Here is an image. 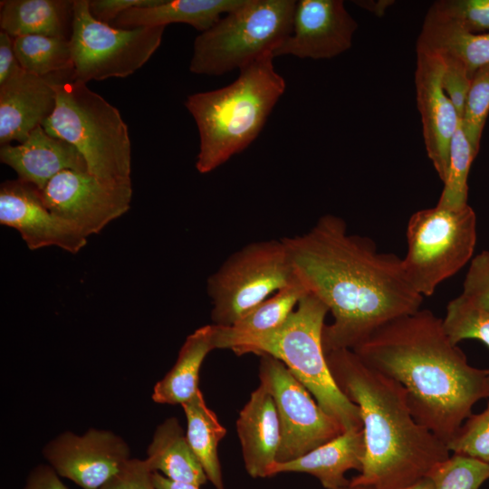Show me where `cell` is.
<instances>
[{
  "instance_id": "obj_15",
  "label": "cell",
  "mask_w": 489,
  "mask_h": 489,
  "mask_svg": "<svg viewBox=\"0 0 489 489\" xmlns=\"http://www.w3.org/2000/svg\"><path fill=\"white\" fill-rule=\"evenodd\" d=\"M358 24L341 0H299L290 35L273 57L331 59L348 51Z\"/></svg>"
},
{
  "instance_id": "obj_7",
  "label": "cell",
  "mask_w": 489,
  "mask_h": 489,
  "mask_svg": "<svg viewBox=\"0 0 489 489\" xmlns=\"http://www.w3.org/2000/svg\"><path fill=\"white\" fill-rule=\"evenodd\" d=\"M294 0H244L195 39L189 71L220 76L273 55L290 35Z\"/></svg>"
},
{
  "instance_id": "obj_31",
  "label": "cell",
  "mask_w": 489,
  "mask_h": 489,
  "mask_svg": "<svg viewBox=\"0 0 489 489\" xmlns=\"http://www.w3.org/2000/svg\"><path fill=\"white\" fill-rule=\"evenodd\" d=\"M433 489H479L489 479V463L454 454L428 477Z\"/></svg>"
},
{
  "instance_id": "obj_8",
  "label": "cell",
  "mask_w": 489,
  "mask_h": 489,
  "mask_svg": "<svg viewBox=\"0 0 489 489\" xmlns=\"http://www.w3.org/2000/svg\"><path fill=\"white\" fill-rule=\"evenodd\" d=\"M408 251L402 258L406 276L421 296L432 295L445 280L472 258L476 243V215L466 205L440 206L414 213L407 226Z\"/></svg>"
},
{
  "instance_id": "obj_4",
  "label": "cell",
  "mask_w": 489,
  "mask_h": 489,
  "mask_svg": "<svg viewBox=\"0 0 489 489\" xmlns=\"http://www.w3.org/2000/svg\"><path fill=\"white\" fill-rule=\"evenodd\" d=\"M273 58L266 55L241 69L227 86L187 96L185 107L199 135V173L215 170L259 136L286 87Z\"/></svg>"
},
{
  "instance_id": "obj_43",
  "label": "cell",
  "mask_w": 489,
  "mask_h": 489,
  "mask_svg": "<svg viewBox=\"0 0 489 489\" xmlns=\"http://www.w3.org/2000/svg\"><path fill=\"white\" fill-rule=\"evenodd\" d=\"M338 489H373V488L369 487V486H363V485H351L349 484L348 485L338 488ZM404 489H433V484H432L431 480L429 478H427L416 484L413 486L404 488Z\"/></svg>"
},
{
  "instance_id": "obj_37",
  "label": "cell",
  "mask_w": 489,
  "mask_h": 489,
  "mask_svg": "<svg viewBox=\"0 0 489 489\" xmlns=\"http://www.w3.org/2000/svg\"><path fill=\"white\" fill-rule=\"evenodd\" d=\"M100 489H156L145 460L130 459L126 466Z\"/></svg>"
},
{
  "instance_id": "obj_30",
  "label": "cell",
  "mask_w": 489,
  "mask_h": 489,
  "mask_svg": "<svg viewBox=\"0 0 489 489\" xmlns=\"http://www.w3.org/2000/svg\"><path fill=\"white\" fill-rule=\"evenodd\" d=\"M442 320L453 343L475 339L489 347V311L475 305L462 294L448 302Z\"/></svg>"
},
{
  "instance_id": "obj_19",
  "label": "cell",
  "mask_w": 489,
  "mask_h": 489,
  "mask_svg": "<svg viewBox=\"0 0 489 489\" xmlns=\"http://www.w3.org/2000/svg\"><path fill=\"white\" fill-rule=\"evenodd\" d=\"M236 431L248 475L253 478L270 477L280 447L281 428L274 400L262 384L241 409Z\"/></svg>"
},
{
  "instance_id": "obj_22",
  "label": "cell",
  "mask_w": 489,
  "mask_h": 489,
  "mask_svg": "<svg viewBox=\"0 0 489 489\" xmlns=\"http://www.w3.org/2000/svg\"><path fill=\"white\" fill-rule=\"evenodd\" d=\"M73 0H4L0 28L12 37L45 35L70 39Z\"/></svg>"
},
{
  "instance_id": "obj_42",
  "label": "cell",
  "mask_w": 489,
  "mask_h": 489,
  "mask_svg": "<svg viewBox=\"0 0 489 489\" xmlns=\"http://www.w3.org/2000/svg\"><path fill=\"white\" fill-rule=\"evenodd\" d=\"M355 5L360 7L367 10L368 12L372 13L378 17L384 15L387 9L392 5L395 2L392 0H362V1H354Z\"/></svg>"
},
{
  "instance_id": "obj_33",
  "label": "cell",
  "mask_w": 489,
  "mask_h": 489,
  "mask_svg": "<svg viewBox=\"0 0 489 489\" xmlns=\"http://www.w3.org/2000/svg\"><path fill=\"white\" fill-rule=\"evenodd\" d=\"M427 11L466 32L489 33V0H438Z\"/></svg>"
},
{
  "instance_id": "obj_25",
  "label": "cell",
  "mask_w": 489,
  "mask_h": 489,
  "mask_svg": "<svg viewBox=\"0 0 489 489\" xmlns=\"http://www.w3.org/2000/svg\"><path fill=\"white\" fill-rule=\"evenodd\" d=\"M417 51L457 60L473 77L477 69L489 64V33L466 32L427 11Z\"/></svg>"
},
{
  "instance_id": "obj_10",
  "label": "cell",
  "mask_w": 489,
  "mask_h": 489,
  "mask_svg": "<svg viewBox=\"0 0 489 489\" xmlns=\"http://www.w3.org/2000/svg\"><path fill=\"white\" fill-rule=\"evenodd\" d=\"M164 30V26L119 28L95 19L89 0H73L69 39L73 77L87 83L131 75L158 50Z\"/></svg>"
},
{
  "instance_id": "obj_28",
  "label": "cell",
  "mask_w": 489,
  "mask_h": 489,
  "mask_svg": "<svg viewBox=\"0 0 489 489\" xmlns=\"http://www.w3.org/2000/svg\"><path fill=\"white\" fill-rule=\"evenodd\" d=\"M14 48L20 66L30 73L48 77L73 71L68 39L24 35L14 38Z\"/></svg>"
},
{
  "instance_id": "obj_5",
  "label": "cell",
  "mask_w": 489,
  "mask_h": 489,
  "mask_svg": "<svg viewBox=\"0 0 489 489\" xmlns=\"http://www.w3.org/2000/svg\"><path fill=\"white\" fill-rule=\"evenodd\" d=\"M328 312L323 302L308 293L288 319L270 331L228 337L221 335L215 325L216 347L232 350L237 355L254 353L280 360L344 432L361 430L360 409L336 385L323 350L322 331Z\"/></svg>"
},
{
  "instance_id": "obj_26",
  "label": "cell",
  "mask_w": 489,
  "mask_h": 489,
  "mask_svg": "<svg viewBox=\"0 0 489 489\" xmlns=\"http://www.w3.org/2000/svg\"><path fill=\"white\" fill-rule=\"evenodd\" d=\"M187 417V437L200 462L207 480L216 489H225L218 458L219 442L226 434L216 413L206 404L200 389L181 405Z\"/></svg>"
},
{
  "instance_id": "obj_1",
  "label": "cell",
  "mask_w": 489,
  "mask_h": 489,
  "mask_svg": "<svg viewBox=\"0 0 489 489\" xmlns=\"http://www.w3.org/2000/svg\"><path fill=\"white\" fill-rule=\"evenodd\" d=\"M282 240L295 275L333 316L322 331L325 354L353 350L382 325L421 307L423 296L408 282L402 258L350 234L337 216L324 215L308 232Z\"/></svg>"
},
{
  "instance_id": "obj_20",
  "label": "cell",
  "mask_w": 489,
  "mask_h": 489,
  "mask_svg": "<svg viewBox=\"0 0 489 489\" xmlns=\"http://www.w3.org/2000/svg\"><path fill=\"white\" fill-rule=\"evenodd\" d=\"M365 451L363 429L350 430L302 456L276 462L270 474L273 476L280 473H305L315 476L324 488L338 489L350 484L346 472L361 471Z\"/></svg>"
},
{
  "instance_id": "obj_16",
  "label": "cell",
  "mask_w": 489,
  "mask_h": 489,
  "mask_svg": "<svg viewBox=\"0 0 489 489\" xmlns=\"http://www.w3.org/2000/svg\"><path fill=\"white\" fill-rule=\"evenodd\" d=\"M444 63L434 53L417 51L415 85L427 157L444 182L451 139L460 117L442 86Z\"/></svg>"
},
{
  "instance_id": "obj_38",
  "label": "cell",
  "mask_w": 489,
  "mask_h": 489,
  "mask_svg": "<svg viewBox=\"0 0 489 489\" xmlns=\"http://www.w3.org/2000/svg\"><path fill=\"white\" fill-rule=\"evenodd\" d=\"M162 0H89L91 15L105 24L112 23L125 11L135 7H147Z\"/></svg>"
},
{
  "instance_id": "obj_34",
  "label": "cell",
  "mask_w": 489,
  "mask_h": 489,
  "mask_svg": "<svg viewBox=\"0 0 489 489\" xmlns=\"http://www.w3.org/2000/svg\"><path fill=\"white\" fill-rule=\"evenodd\" d=\"M446 447L454 454L489 463V402L482 413L467 417Z\"/></svg>"
},
{
  "instance_id": "obj_13",
  "label": "cell",
  "mask_w": 489,
  "mask_h": 489,
  "mask_svg": "<svg viewBox=\"0 0 489 489\" xmlns=\"http://www.w3.org/2000/svg\"><path fill=\"white\" fill-rule=\"evenodd\" d=\"M128 444L108 430L89 429L83 435L64 432L43 449L49 465L82 489H100L131 459Z\"/></svg>"
},
{
  "instance_id": "obj_29",
  "label": "cell",
  "mask_w": 489,
  "mask_h": 489,
  "mask_svg": "<svg viewBox=\"0 0 489 489\" xmlns=\"http://www.w3.org/2000/svg\"><path fill=\"white\" fill-rule=\"evenodd\" d=\"M476 155L462 128L460 119L450 141L448 168L437 206L456 209L468 205L467 179Z\"/></svg>"
},
{
  "instance_id": "obj_21",
  "label": "cell",
  "mask_w": 489,
  "mask_h": 489,
  "mask_svg": "<svg viewBox=\"0 0 489 489\" xmlns=\"http://www.w3.org/2000/svg\"><path fill=\"white\" fill-rule=\"evenodd\" d=\"M244 0H162L147 7L122 13L112 25L119 28L166 27L169 24H187L203 33L221 17L239 7Z\"/></svg>"
},
{
  "instance_id": "obj_41",
  "label": "cell",
  "mask_w": 489,
  "mask_h": 489,
  "mask_svg": "<svg viewBox=\"0 0 489 489\" xmlns=\"http://www.w3.org/2000/svg\"><path fill=\"white\" fill-rule=\"evenodd\" d=\"M152 482L156 489H199L200 487L194 484L171 480L158 472L152 473Z\"/></svg>"
},
{
  "instance_id": "obj_24",
  "label": "cell",
  "mask_w": 489,
  "mask_h": 489,
  "mask_svg": "<svg viewBox=\"0 0 489 489\" xmlns=\"http://www.w3.org/2000/svg\"><path fill=\"white\" fill-rule=\"evenodd\" d=\"M144 460L152 473L174 481L197 486L208 481L176 417H168L157 427Z\"/></svg>"
},
{
  "instance_id": "obj_3",
  "label": "cell",
  "mask_w": 489,
  "mask_h": 489,
  "mask_svg": "<svg viewBox=\"0 0 489 489\" xmlns=\"http://www.w3.org/2000/svg\"><path fill=\"white\" fill-rule=\"evenodd\" d=\"M340 390L358 406L365 456L351 485L404 489L429 477L450 456L446 443L414 417L405 388L352 350L326 353Z\"/></svg>"
},
{
  "instance_id": "obj_35",
  "label": "cell",
  "mask_w": 489,
  "mask_h": 489,
  "mask_svg": "<svg viewBox=\"0 0 489 489\" xmlns=\"http://www.w3.org/2000/svg\"><path fill=\"white\" fill-rule=\"evenodd\" d=\"M461 294L489 311V251H483L471 260Z\"/></svg>"
},
{
  "instance_id": "obj_14",
  "label": "cell",
  "mask_w": 489,
  "mask_h": 489,
  "mask_svg": "<svg viewBox=\"0 0 489 489\" xmlns=\"http://www.w3.org/2000/svg\"><path fill=\"white\" fill-rule=\"evenodd\" d=\"M0 224L18 231L30 250L57 246L77 254L87 244L77 226L53 214L40 191L19 178L1 184Z\"/></svg>"
},
{
  "instance_id": "obj_18",
  "label": "cell",
  "mask_w": 489,
  "mask_h": 489,
  "mask_svg": "<svg viewBox=\"0 0 489 489\" xmlns=\"http://www.w3.org/2000/svg\"><path fill=\"white\" fill-rule=\"evenodd\" d=\"M0 160L40 192L63 170L88 171L82 154L69 142L49 135L42 125L24 142L1 146Z\"/></svg>"
},
{
  "instance_id": "obj_11",
  "label": "cell",
  "mask_w": 489,
  "mask_h": 489,
  "mask_svg": "<svg viewBox=\"0 0 489 489\" xmlns=\"http://www.w3.org/2000/svg\"><path fill=\"white\" fill-rule=\"evenodd\" d=\"M259 379L272 395L279 417L277 463L302 456L344 432L280 360L261 355Z\"/></svg>"
},
{
  "instance_id": "obj_6",
  "label": "cell",
  "mask_w": 489,
  "mask_h": 489,
  "mask_svg": "<svg viewBox=\"0 0 489 489\" xmlns=\"http://www.w3.org/2000/svg\"><path fill=\"white\" fill-rule=\"evenodd\" d=\"M55 108L42 126L72 144L83 157L88 172L110 186H132L131 144L119 110L87 83L61 74L54 82Z\"/></svg>"
},
{
  "instance_id": "obj_27",
  "label": "cell",
  "mask_w": 489,
  "mask_h": 489,
  "mask_svg": "<svg viewBox=\"0 0 489 489\" xmlns=\"http://www.w3.org/2000/svg\"><path fill=\"white\" fill-rule=\"evenodd\" d=\"M309 293L296 276L295 279L258 304L230 327L216 326L224 336L256 335L280 327L295 310L299 302Z\"/></svg>"
},
{
  "instance_id": "obj_39",
  "label": "cell",
  "mask_w": 489,
  "mask_h": 489,
  "mask_svg": "<svg viewBox=\"0 0 489 489\" xmlns=\"http://www.w3.org/2000/svg\"><path fill=\"white\" fill-rule=\"evenodd\" d=\"M49 465H40L28 475L24 489H69Z\"/></svg>"
},
{
  "instance_id": "obj_12",
  "label": "cell",
  "mask_w": 489,
  "mask_h": 489,
  "mask_svg": "<svg viewBox=\"0 0 489 489\" xmlns=\"http://www.w3.org/2000/svg\"><path fill=\"white\" fill-rule=\"evenodd\" d=\"M132 192V186L106 185L88 171L63 170L40 194L53 214L89 237L128 212Z\"/></svg>"
},
{
  "instance_id": "obj_36",
  "label": "cell",
  "mask_w": 489,
  "mask_h": 489,
  "mask_svg": "<svg viewBox=\"0 0 489 489\" xmlns=\"http://www.w3.org/2000/svg\"><path fill=\"white\" fill-rule=\"evenodd\" d=\"M441 59L444 63L442 86L461 119L472 77L457 60L449 57Z\"/></svg>"
},
{
  "instance_id": "obj_23",
  "label": "cell",
  "mask_w": 489,
  "mask_h": 489,
  "mask_svg": "<svg viewBox=\"0 0 489 489\" xmlns=\"http://www.w3.org/2000/svg\"><path fill=\"white\" fill-rule=\"evenodd\" d=\"M216 347L214 324L198 328L188 335L169 371L153 388L152 399L158 404L182 405L199 390V372L206 355Z\"/></svg>"
},
{
  "instance_id": "obj_32",
  "label": "cell",
  "mask_w": 489,
  "mask_h": 489,
  "mask_svg": "<svg viewBox=\"0 0 489 489\" xmlns=\"http://www.w3.org/2000/svg\"><path fill=\"white\" fill-rule=\"evenodd\" d=\"M488 114L489 64H486L477 69L471 79L461 117L462 128L476 154Z\"/></svg>"
},
{
  "instance_id": "obj_2",
  "label": "cell",
  "mask_w": 489,
  "mask_h": 489,
  "mask_svg": "<svg viewBox=\"0 0 489 489\" xmlns=\"http://www.w3.org/2000/svg\"><path fill=\"white\" fill-rule=\"evenodd\" d=\"M352 350L405 388L414 417L446 445L489 398V369L469 365L429 310L387 322Z\"/></svg>"
},
{
  "instance_id": "obj_9",
  "label": "cell",
  "mask_w": 489,
  "mask_h": 489,
  "mask_svg": "<svg viewBox=\"0 0 489 489\" xmlns=\"http://www.w3.org/2000/svg\"><path fill=\"white\" fill-rule=\"evenodd\" d=\"M296 275L282 239L250 243L207 279L214 325L230 327Z\"/></svg>"
},
{
  "instance_id": "obj_40",
  "label": "cell",
  "mask_w": 489,
  "mask_h": 489,
  "mask_svg": "<svg viewBox=\"0 0 489 489\" xmlns=\"http://www.w3.org/2000/svg\"><path fill=\"white\" fill-rule=\"evenodd\" d=\"M22 67L15 56L14 37L0 32V85L6 82Z\"/></svg>"
},
{
  "instance_id": "obj_17",
  "label": "cell",
  "mask_w": 489,
  "mask_h": 489,
  "mask_svg": "<svg viewBox=\"0 0 489 489\" xmlns=\"http://www.w3.org/2000/svg\"><path fill=\"white\" fill-rule=\"evenodd\" d=\"M61 74L41 77L21 68L0 85L1 146L24 142L51 116L56 104L54 82Z\"/></svg>"
}]
</instances>
